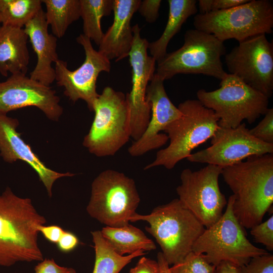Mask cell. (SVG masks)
Segmentation results:
<instances>
[{"label": "cell", "mask_w": 273, "mask_h": 273, "mask_svg": "<svg viewBox=\"0 0 273 273\" xmlns=\"http://www.w3.org/2000/svg\"><path fill=\"white\" fill-rule=\"evenodd\" d=\"M79 241L73 233L64 231L58 242V249L62 252L68 253L74 250L78 245Z\"/></svg>", "instance_id": "cell-36"}, {"label": "cell", "mask_w": 273, "mask_h": 273, "mask_svg": "<svg viewBox=\"0 0 273 273\" xmlns=\"http://www.w3.org/2000/svg\"><path fill=\"white\" fill-rule=\"evenodd\" d=\"M94 244L95 260L93 273H119L135 257L145 255L143 251L121 256L107 243L99 230L91 232Z\"/></svg>", "instance_id": "cell-24"}, {"label": "cell", "mask_w": 273, "mask_h": 273, "mask_svg": "<svg viewBox=\"0 0 273 273\" xmlns=\"http://www.w3.org/2000/svg\"><path fill=\"white\" fill-rule=\"evenodd\" d=\"M19 124L17 118L0 113V155L6 162L12 163L20 160L29 165L37 173L51 198L53 185L58 179L73 176L75 174L59 172L48 167L17 130Z\"/></svg>", "instance_id": "cell-18"}, {"label": "cell", "mask_w": 273, "mask_h": 273, "mask_svg": "<svg viewBox=\"0 0 273 273\" xmlns=\"http://www.w3.org/2000/svg\"><path fill=\"white\" fill-rule=\"evenodd\" d=\"M222 168L207 164L197 171L184 169L180 184L176 189L178 199L206 228L215 223L222 215L228 201L221 192L218 179Z\"/></svg>", "instance_id": "cell-11"}, {"label": "cell", "mask_w": 273, "mask_h": 273, "mask_svg": "<svg viewBox=\"0 0 273 273\" xmlns=\"http://www.w3.org/2000/svg\"><path fill=\"white\" fill-rule=\"evenodd\" d=\"M141 0H114L112 24L104 33L99 51L115 62L128 57L133 40L130 22Z\"/></svg>", "instance_id": "cell-20"}, {"label": "cell", "mask_w": 273, "mask_h": 273, "mask_svg": "<svg viewBox=\"0 0 273 273\" xmlns=\"http://www.w3.org/2000/svg\"><path fill=\"white\" fill-rule=\"evenodd\" d=\"M40 0H0V23L23 28L42 9Z\"/></svg>", "instance_id": "cell-27"}, {"label": "cell", "mask_w": 273, "mask_h": 273, "mask_svg": "<svg viewBox=\"0 0 273 273\" xmlns=\"http://www.w3.org/2000/svg\"><path fill=\"white\" fill-rule=\"evenodd\" d=\"M211 139L210 147L192 153L187 160L223 168L251 156L273 154V144L264 143L252 136L245 123L236 128L219 126Z\"/></svg>", "instance_id": "cell-15"}, {"label": "cell", "mask_w": 273, "mask_h": 273, "mask_svg": "<svg viewBox=\"0 0 273 273\" xmlns=\"http://www.w3.org/2000/svg\"><path fill=\"white\" fill-rule=\"evenodd\" d=\"M195 0H168L169 13L167 22L161 36L156 40L149 42L148 51L156 62L167 53V46L171 38L177 33L183 25L198 12Z\"/></svg>", "instance_id": "cell-22"}, {"label": "cell", "mask_w": 273, "mask_h": 273, "mask_svg": "<svg viewBox=\"0 0 273 273\" xmlns=\"http://www.w3.org/2000/svg\"><path fill=\"white\" fill-rule=\"evenodd\" d=\"M60 99L55 90L49 86L17 73L0 82V113L28 107H35L50 120L59 121L63 113Z\"/></svg>", "instance_id": "cell-16"}, {"label": "cell", "mask_w": 273, "mask_h": 273, "mask_svg": "<svg viewBox=\"0 0 273 273\" xmlns=\"http://www.w3.org/2000/svg\"><path fill=\"white\" fill-rule=\"evenodd\" d=\"M161 0L141 1L138 11L150 23L155 22L159 17Z\"/></svg>", "instance_id": "cell-33"}, {"label": "cell", "mask_w": 273, "mask_h": 273, "mask_svg": "<svg viewBox=\"0 0 273 273\" xmlns=\"http://www.w3.org/2000/svg\"><path fill=\"white\" fill-rule=\"evenodd\" d=\"M225 54L223 42L213 35L189 29L183 45L156 62L155 74L163 81L179 74H203L221 80L228 74L221 60Z\"/></svg>", "instance_id": "cell-5"}, {"label": "cell", "mask_w": 273, "mask_h": 273, "mask_svg": "<svg viewBox=\"0 0 273 273\" xmlns=\"http://www.w3.org/2000/svg\"><path fill=\"white\" fill-rule=\"evenodd\" d=\"M164 81L155 73L147 86L146 99L151 106L150 119L141 138L133 141L128 149L132 157L142 156L166 144L168 136L160 132L181 115L178 107L168 97Z\"/></svg>", "instance_id": "cell-17"}, {"label": "cell", "mask_w": 273, "mask_h": 273, "mask_svg": "<svg viewBox=\"0 0 273 273\" xmlns=\"http://www.w3.org/2000/svg\"><path fill=\"white\" fill-rule=\"evenodd\" d=\"M255 241L264 245L268 251L273 250V215L266 220L250 229Z\"/></svg>", "instance_id": "cell-29"}, {"label": "cell", "mask_w": 273, "mask_h": 273, "mask_svg": "<svg viewBox=\"0 0 273 273\" xmlns=\"http://www.w3.org/2000/svg\"><path fill=\"white\" fill-rule=\"evenodd\" d=\"M177 107L181 116L163 131L168 136L169 144L157 152L154 160L144 170L159 166L172 169L178 162L187 159L194 149L211 139L219 127L214 112L198 99L187 100Z\"/></svg>", "instance_id": "cell-4"}, {"label": "cell", "mask_w": 273, "mask_h": 273, "mask_svg": "<svg viewBox=\"0 0 273 273\" xmlns=\"http://www.w3.org/2000/svg\"><path fill=\"white\" fill-rule=\"evenodd\" d=\"M157 261L159 264L160 273H172L170 270L169 265L165 260L161 252L158 253Z\"/></svg>", "instance_id": "cell-39"}, {"label": "cell", "mask_w": 273, "mask_h": 273, "mask_svg": "<svg viewBox=\"0 0 273 273\" xmlns=\"http://www.w3.org/2000/svg\"><path fill=\"white\" fill-rule=\"evenodd\" d=\"M233 192L234 214L244 229L262 221L273 203V154L254 155L222 168Z\"/></svg>", "instance_id": "cell-1"}, {"label": "cell", "mask_w": 273, "mask_h": 273, "mask_svg": "<svg viewBox=\"0 0 273 273\" xmlns=\"http://www.w3.org/2000/svg\"><path fill=\"white\" fill-rule=\"evenodd\" d=\"M248 1V0H199V13L205 14L212 11L227 10Z\"/></svg>", "instance_id": "cell-32"}, {"label": "cell", "mask_w": 273, "mask_h": 273, "mask_svg": "<svg viewBox=\"0 0 273 273\" xmlns=\"http://www.w3.org/2000/svg\"><path fill=\"white\" fill-rule=\"evenodd\" d=\"M229 74L263 94L268 99L273 92V43L266 34L239 42L225 55Z\"/></svg>", "instance_id": "cell-12"}, {"label": "cell", "mask_w": 273, "mask_h": 273, "mask_svg": "<svg viewBox=\"0 0 273 273\" xmlns=\"http://www.w3.org/2000/svg\"><path fill=\"white\" fill-rule=\"evenodd\" d=\"M77 42L84 51L85 60L77 69L70 70L67 63L59 59L55 63V80L57 84L64 88V94L75 103L84 101L88 109L93 112L95 102L99 94L97 92V80L102 72H109L110 60L93 47L91 40L80 34Z\"/></svg>", "instance_id": "cell-14"}, {"label": "cell", "mask_w": 273, "mask_h": 273, "mask_svg": "<svg viewBox=\"0 0 273 273\" xmlns=\"http://www.w3.org/2000/svg\"><path fill=\"white\" fill-rule=\"evenodd\" d=\"M198 100L212 110L223 128H236L243 120L252 124L268 109V98L228 73L221 80L220 87L212 91L204 89L197 92Z\"/></svg>", "instance_id": "cell-9"}, {"label": "cell", "mask_w": 273, "mask_h": 273, "mask_svg": "<svg viewBox=\"0 0 273 273\" xmlns=\"http://www.w3.org/2000/svg\"><path fill=\"white\" fill-rule=\"evenodd\" d=\"M241 273H273V255L268 253L251 258L241 267Z\"/></svg>", "instance_id": "cell-31"}, {"label": "cell", "mask_w": 273, "mask_h": 273, "mask_svg": "<svg viewBox=\"0 0 273 273\" xmlns=\"http://www.w3.org/2000/svg\"><path fill=\"white\" fill-rule=\"evenodd\" d=\"M195 29L211 34L224 42H239L260 34H270L273 28V3L269 0H248L224 10L195 15Z\"/></svg>", "instance_id": "cell-7"}, {"label": "cell", "mask_w": 273, "mask_h": 273, "mask_svg": "<svg viewBox=\"0 0 273 273\" xmlns=\"http://www.w3.org/2000/svg\"><path fill=\"white\" fill-rule=\"evenodd\" d=\"M0 24H1V23H0Z\"/></svg>", "instance_id": "cell-40"}, {"label": "cell", "mask_w": 273, "mask_h": 273, "mask_svg": "<svg viewBox=\"0 0 273 273\" xmlns=\"http://www.w3.org/2000/svg\"><path fill=\"white\" fill-rule=\"evenodd\" d=\"M233 200L232 195L221 217L205 228L193 247V252L203 254L209 263L215 266L222 261H228L241 267L251 258L269 253L255 246L247 239L244 228L234 214Z\"/></svg>", "instance_id": "cell-8"}, {"label": "cell", "mask_w": 273, "mask_h": 273, "mask_svg": "<svg viewBox=\"0 0 273 273\" xmlns=\"http://www.w3.org/2000/svg\"><path fill=\"white\" fill-rule=\"evenodd\" d=\"M46 222L31 199L20 197L7 187L0 195V265L42 260L37 227Z\"/></svg>", "instance_id": "cell-2"}, {"label": "cell", "mask_w": 273, "mask_h": 273, "mask_svg": "<svg viewBox=\"0 0 273 273\" xmlns=\"http://www.w3.org/2000/svg\"><path fill=\"white\" fill-rule=\"evenodd\" d=\"M35 273H76L72 267L59 265L54 259L46 258L39 261L34 267Z\"/></svg>", "instance_id": "cell-34"}, {"label": "cell", "mask_w": 273, "mask_h": 273, "mask_svg": "<svg viewBox=\"0 0 273 273\" xmlns=\"http://www.w3.org/2000/svg\"><path fill=\"white\" fill-rule=\"evenodd\" d=\"M45 5L46 20L53 34L62 37L69 26L80 18L79 0H41Z\"/></svg>", "instance_id": "cell-25"}, {"label": "cell", "mask_w": 273, "mask_h": 273, "mask_svg": "<svg viewBox=\"0 0 273 273\" xmlns=\"http://www.w3.org/2000/svg\"><path fill=\"white\" fill-rule=\"evenodd\" d=\"M215 273H241V267L228 261H222L216 266Z\"/></svg>", "instance_id": "cell-38"}, {"label": "cell", "mask_w": 273, "mask_h": 273, "mask_svg": "<svg viewBox=\"0 0 273 273\" xmlns=\"http://www.w3.org/2000/svg\"><path fill=\"white\" fill-rule=\"evenodd\" d=\"M79 1L83 34L99 46L104 35L101 19L110 15L113 11L114 0Z\"/></svg>", "instance_id": "cell-26"}, {"label": "cell", "mask_w": 273, "mask_h": 273, "mask_svg": "<svg viewBox=\"0 0 273 273\" xmlns=\"http://www.w3.org/2000/svg\"><path fill=\"white\" fill-rule=\"evenodd\" d=\"M37 231L42 234L49 242L57 244L65 230L57 225H40L37 227Z\"/></svg>", "instance_id": "cell-37"}, {"label": "cell", "mask_w": 273, "mask_h": 273, "mask_svg": "<svg viewBox=\"0 0 273 273\" xmlns=\"http://www.w3.org/2000/svg\"><path fill=\"white\" fill-rule=\"evenodd\" d=\"M128 273H160L159 264L157 261L143 257Z\"/></svg>", "instance_id": "cell-35"}, {"label": "cell", "mask_w": 273, "mask_h": 273, "mask_svg": "<svg viewBox=\"0 0 273 273\" xmlns=\"http://www.w3.org/2000/svg\"><path fill=\"white\" fill-rule=\"evenodd\" d=\"M100 231L107 243L121 256L156 248L154 242L141 230L129 223L120 227L105 226Z\"/></svg>", "instance_id": "cell-23"}, {"label": "cell", "mask_w": 273, "mask_h": 273, "mask_svg": "<svg viewBox=\"0 0 273 273\" xmlns=\"http://www.w3.org/2000/svg\"><path fill=\"white\" fill-rule=\"evenodd\" d=\"M133 40L129 54L131 67V89L125 95L130 122L131 138L139 140L145 131L151 117V106L146 99L149 82L156 70V61L148 55L149 42L141 35L138 24L132 26Z\"/></svg>", "instance_id": "cell-13"}, {"label": "cell", "mask_w": 273, "mask_h": 273, "mask_svg": "<svg viewBox=\"0 0 273 273\" xmlns=\"http://www.w3.org/2000/svg\"><path fill=\"white\" fill-rule=\"evenodd\" d=\"M140 220L149 223L146 231L155 239L169 265L180 262L192 252L194 244L205 229L178 199L156 207L148 214L136 212L129 221Z\"/></svg>", "instance_id": "cell-3"}, {"label": "cell", "mask_w": 273, "mask_h": 273, "mask_svg": "<svg viewBox=\"0 0 273 273\" xmlns=\"http://www.w3.org/2000/svg\"><path fill=\"white\" fill-rule=\"evenodd\" d=\"M45 12L41 9L24 27L37 62L30 77L50 86L55 80V70L52 64L59 59L57 52V38L49 33Z\"/></svg>", "instance_id": "cell-19"}, {"label": "cell", "mask_w": 273, "mask_h": 273, "mask_svg": "<svg viewBox=\"0 0 273 273\" xmlns=\"http://www.w3.org/2000/svg\"><path fill=\"white\" fill-rule=\"evenodd\" d=\"M28 37L23 28L9 25L0 26V73L26 74L30 56Z\"/></svg>", "instance_id": "cell-21"}, {"label": "cell", "mask_w": 273, "mask_h": 273, "mask_svg": "<svg viewBox=\"0 0 273 273\" xmlns=\"http://www.w3.org/2000/svg\"><path fill=\"white\" fill-rule=\"evenodd\" d=\"M93 112L94 120L82 145L97 157L113 156L131 138L125 95L106 86L96 99Z\"/></svg>", "instance_id": "cell-6"}, {"label": "cell", "mask_w": 273, "mask_h": 273, "mask_svg": "<svg viewBox=\"0 0 273 273\" xmlns=\"http://www.w3.org/2000/svg\"><path fill=\"white\" fill-rule=\"evenodd\" d=\"M140 200L132 178L107 169L93 181L86 210L91 217L106 226L120 227L129 223Z\"/></svg>", "instance_id": "cell-10"}, {"label": "cell", "mask_w": 273, "mask_h": 273, "mask_svg": "<svg viewBox=\"0 0 273 273\" xmlns=\"http://www.w3.org/2000/svg\"><path fill=\"white\" fill-rule=\"evenodd\" d=\"M216 266L203 254L190 252L180 262L170 267L172 273H215Z\"/></svg>", "instance_id": "cell-28"}, {"label": "cell", "mask_w": 273, "mask_h": 273, "mask_svg": "<svg viewBox=\"0 0 273 273\" xmlns=\"http://www.w3.org/2000/svg\"><path fill=\"white\" fill-rule=\"evenodd\" d=\"M250 133L257 139L273 144V108H268L264 118L254 127L249 129Z\"/></svg>", "instance_id": "cell-30"}]
</instances>
